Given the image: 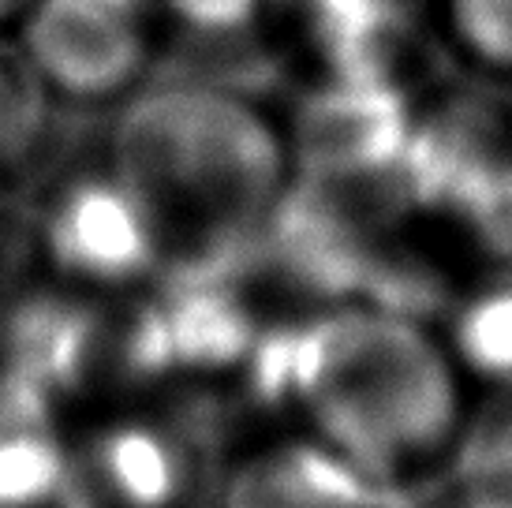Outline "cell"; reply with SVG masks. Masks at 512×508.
Here are the masks:
<instances>
[{
  "label": "cell",
  "instance_id": "cell-11",
  "mask_svg": "<svg viewBox=\"0 0 512 508\" xmlns=\"http://www.w3.org/2000/svg\"><path fill=\"white\" fill-rule=\"evenodd\" d=\"M441 337L464 378L483 381L486 389L512 385V273L453 303Z\"/></svg>",
  "mask_w": 512,
  "mask_h": 508
},
{
  "label": "cell",
  "instance_id": "cell-3",
  "mask_svg": "<svg viewBox=\"0 0 512 508\" xmlns=\"http://www.w3.org/2000/svg\"><path fill=\"white\" fill-rule=\"evenodd\" d=\"M38 251L53 281L94 296H128L169 269L154 213L113 169L60 187L38 221Z\"/></svg>",
  "mask_w": 512,
  "mask_h": 508
},
{
  "label": "cell",
  "instance_id": "cell-18",
  "mask_svg": "<svg viewBox=\"0 0 512 508\" xmlns=\"http://www.w3.org/2000/svg\"><path fill=\"white\" fill-rule=\"evenodd\" d=\"M30 4H34V0H0V30L8 27V23H19V19L27 15Z\"/></svg>",
  "mask_w": 512,
  "mask_h": 508
},
{
  "label": "cell",
  "instance_id": "cell-2",
  "mask_svg": "<svg viewBox=\"0 0 512 508\" xmlns=\"http://www.w3.org/2000/svg\"><path fill=\"white\" fill-rule=\"evenodd\" d=\"M109 169L143 198L169 266H236L292 184L285 131L240 94L157 86L124 105Z\"/></svg>",
  "mask_w": 512,
  "mask_h": 508
},
{
  "label": "cell",
  "instance_id": "cell-5",
  "mask_svg": "<svg viewBox=\"0 0 512 508\" xmlns=\"http://www.w3.org/2000/svg\"><path fill=\"white\" fill-rule=\"evenodd\" d=\"M0 370L60 408L116 393V296L45 284L0 307Z\"/></svg>",
  "mask_w": 512,
  "mask_h": 508
},
{
  "label": "cell",
  "instance_id": "cell-14",
  "mask_svg": "<svg viewBox=\"0 0 512 508\" xmlns=\"http://www.w3.org/2000/svg\"><path fill=\"white\" fill-rule=\"evenodd\" d=\"M456 221L471 243L512 266V154H490L456 195Z\"/></svg>",
  "mask_w": 512,
  "mask_h": 508
},
{
  "label": "cell",
  "instance_id": "cell-17",
  "mask_svg": "<svg viewBox=\"0 0 512 508\" xmlns=\"http://www.w3.org/2000/svg\"><path fill=\"white\" fill-rule=\"evenodd\" d=\"M441 508H512V490H501V486H464V482H456V494Z\"/></svg>",
  "mask_w": 512,
  "mask_h": 508
},
{
  "label": "cell",
  "instance_id": "cell-12",
  "mask_svg": "<svg viewBox=\"0 0 512 508\" xmlns=\"http://www.w3.org/2000/svg\"><path fill=\"white\" fill-rule=\"evenodd\" d=\"M49 98L23 45L0 42V172H12L38 150L49 124Z\"/></svg>",
  "mask_w": 512,
  "mask_h": 508
},
{
  "label": "cell",
  "instance_id": "cell-7",
  "mask_svg": "<svg viewBox=\"0 0 512 508\" xmlns=\"http://www.w3.org/2000/svg\"><path fill=\"white\" fill-rule=\"evenodd\" d=\"M19 23V45L53 98L113 101L150 60L146 0H34Z\"/></svg>",
  "mask_w": 512,
  "mask_h": 508
},
{
  "label": "cell",
  "instance_id": "cell-13",
  "mask_svg": "<svg viewBox=\"0 0 512 508\" xmlns=\"http://www.w3.org/2000/svg\"><path fill=\"white\" fill-rule=\"evenodd\" d=\"M453 482L512 490V385L490 389V400L468 415L449 449Z\"/></svg>",
  "mask_w": 512,
  "mask_h": 508
},
{
  "label": "cell",
  "instance_id": "cell-10",
  "mask_svg": "<svg viewBox=\"0 0 512 508\" xmlns=\"http://www.w3.org/2000/svg\"><path fill=\"white\" fill-rule=\"evenodd\" d=\"M314 34L337 60V75L382 79L389 60L412 30L415 0H307Z\"/></svg>",
  "mask_w": 512,
  "mask_h": 508
},
{
  "label": "cell",
  "instance_id": "cell-15",
  "mask_svg": "<svg viewBox=\"0 0 512 508\" xmlns=\"http://www.w3.org/2000/svg\"><path fill=\"white\" fill-rule=\"evenodd\" d=\"M456 49L490 75L512 79V0H441Z\"/></svg>",
  "mask_w": 512,
  "mask_h": 508
},
{
  "label": "cell",
  "instance_id": "cell-1",
  "mask_svg": "<svg viewBox=\"0 0 512 508\" xmlns=\"http://www.w3.org/2000/svg\"><path fill=\"white\" fill-rule=\"evenodd\" d=\"M240 374L266 411L400 490L449 460L468 411L445 337L393 303H337L262 325Z\"/></svg>",
  "mask_w": 512,
  "mask_h": 508
},
{
  "label": "cell",
  "instance_id": "cell-9",
  "mask_svg": "<svg viewBox=\"0 0 512 508\" xmlns=\"http://www.w3.org/2000/svg\"><path fill=\"white\" fill-rule=\"evenodd\" d=\"M72 430L42 389L0 370V508H68Z\"/></svg>",
  "mask_w": 512,
  "mask_h": 508
},
{
  "label": "cell",
  "instance_id": "cell-16",
  "mask_svg": "<svg viewBox=\"0 0 512 508\" xmlns=\"http://www.w3.org/2000/svg\"><path fill=\"white\" fill-rule=\"evenodd\" d=\"M184 27L202 34H228V30L247 27L262 0H161Z\"/></svg>",
  "mask_w": 512,
  "mask_h": 508
},
{
  "label": "cell",
  "instance_id": "cell-6",
  "mask_svg": "<svg viewBox=\"0 0 512 508\" xmlns=\"http://www.w3.org/2000/svg\"><path fill=\"white\" fill-rule=\"evenodd\" d=\"M199 482L202 445L176 415L124 408L72 430V508H191Z\"/></svg>",
  "mask_w": 512,
  "mask_h": 508
},
{
  "label": "cell",
  "instance_id": "cell-8",
  "mask_svg": "<svg viewBox=\"0 0 512 508\" xmlns=\"http://www.w3.org/2000/svg\"><path fill=\"white\" fill-rule=\"evenodd\" d=\"M221 508H404V490L299 430L247 456Z\"/></svg>",
  "mask_w": 512,
  "mask_h": 508
},
{
  "label": "cell",
  "instance_id": "cell-19",
  "mask_svg": "<svg viewBox=\"0 0 512 508\" xmlns=\"http://www.w3.org/2000/svg\"><path fill=\"white\" fill-rule=\"evenodd\" d=\"M68 508H72V505H68Z\"/></svg>",
  "mask_w": 512,
  "mask_h": 508
},
{
  "label": "cell",
  "instance_id": "cell-4",
  "mask_svg": "<svg viewBox=\"0 0 512 508\" xmlns=\"http://www.w3.org/2000/svg\"><path fill=\"white\" fill-rule=\"evenodd\" d=\"M412 131V113L389 83L337 75L299 101L285 127L292 176L341 195L385 184L400 195V161Z\"/></svg>",
  "mask_w": 512,
  "mask_h": 508
}]
</instances>
